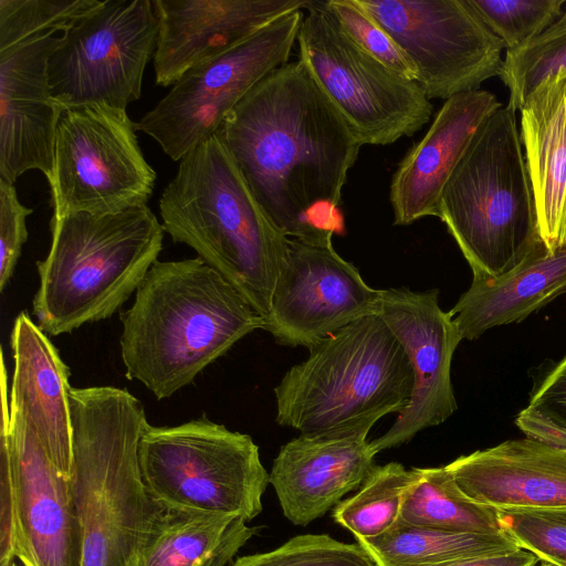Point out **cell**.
<instances>
[{
  "label": "cell",
  "mask_w": 566,
  "mask_h": 566,
  "mask_svg": "<svg viewBox=\"0 0 566 566\" xmlns=\"http://www.w3.org/2000/svg\"><path fill=\"white\" fill-rule=\"evenodd\" d=\"M399 522L452 532H502L496 510L469 497L446 467L420 468Z\"/></svg>",
  "instance_id": "obj_27"
},
{
  "label": "cell",
  "mask_w": 566,
  "mask_h": 566,
  "mask_svg": "<svg viewBox=\"0 0 566 566\" xmlns=\"http://www.w3.org/2000/svg\"><path fill=\"white\" fill-rule=\"evenodd\" d=\"M32 209L22 205L14 185L0 180V290L9 283L28 240L27 218Z\"/></svg>",
  "instance_id": "obj_35"
},
{
  "label": "cell",
  "mask_w": 566,
  "mask_h": 566,
  "mask_svg": "<svg viewBox=\"0 0 566 566\" xmlns=\"http://www.w3.org/2000/svg\"><path fill=\"white\" fill-rule=\"evenodd\" d=\"M566 292V244L554 252L543 244L496 279H473L450 311L462 339L523 321Z\"/></svg>",
  "instance_id": "obj_24"
},
{
  "label": "cell",
  "mask_w": 566,
  "mask_h": 566,
  "mask_svg": "<svg viewBox=\"0 0 566 566\" xmlns=\"http://www.w3.org/2000/svg\"><path fill=\"white\" fill-rule=\"evenodd\" d=\"M143 481L165 510L230 514L247 522L262 512L270 483L259 447L205 413L174 427L147 423L139 440Z\"/></svg>",
  "instance_id": "obj_8"
},
{
  "label": "cell",
  "mask_w": 566,
  "mask_h": 566,
  "mask_svg": "<svg viewBox=\"0 0 566 566\" xmlns=\"http://www.w3.org/2000/svg\"><path fill=\"white\" fill-rule=\"evenodd\" d=\"M375 566H429L520 547L505 533H465L399 522L371 539H356Z\"/></svg>",
  "instance_id": "obj_26"
},
{
  "label": "cell",
  "mask_w": 566,
  "mask_h": 566,
  "mask_svg": "<svg viewBox=\"0 0 566 566\" xmlns=\"http://www.w3.org/2000/svg\"><path fill=\"white\" fill-rule=\"evenodd\" d=\"M255 532L235 515L165 510L135 566H227Z\"/></svg>",
  "instance_id": "obj_25"
},
{
  "label": "cell",
  "mask_w": 566,
  "mask_h": 566,
  "mask_svg": "<svg viewBox=\"0 0 566 566\" xmlns=\"http://www.w3.org/2000/svg\"><path fill=\"white\" fill-rule=\"evenodd\" d=\"M304 9L297 35L298 60L361 146L394 144L429 122L433 107L416 81L361 50L325 1L310 0Z\"/></svg>",
  "instance_id": "obj_9"
},
{
  "label": "cell",
  "mask_w": 566,
  "mask_h": 566,
  "mask_svg": "<svg viewBox=\"0 0 566 566\" xmlns=\"http://www.w3.org/2000/svg\"><path fill=\"white\" fill-rule=\"evenodd\" d=\"M501 531L542 563L566 566V506L496 510Z\"/></svg>",
  "instance_id": "obj_32"
},
{
  "label": "cell",
  "mask_w": 566,
  "mask_h": 566,
  "mask_svg": "<svg viewBox=\"0 0 566 566\" xmlns=\"http://www.w3.org/2000/svg\"><path fill=\"white\" fill-rule=\"evenodd\" d=\"M566 70V9L551 27L525 44L506 50L500 77L510 91L507 107L516 112L548 77Z\"/></svg>",
  "instance_id": "obj_29"
},
{
  "label": "cell",
  "mask_w": 566,
  "mask_h": 566,
  "mask_svg": "<svg viewBox=\"0 0 566 566\" xmlns=\"http://www.w3.org/2000/svg\"><path fill=\"white\" fill-rule=\"evenodd\" d=\"M0 566H19V565L15 563V559H10V560L0 563Z\"/></svg>",
  "instance_id": "obj_39"
},
{
  "label": "cell",
  "mask_w": 566,
  "mask_h": 566,
  "mask_svg": "<svg viewBox=\"0 0 566 566\" xmlns=\"http://www.w3.org/2000/svg\"><path fill=\"white\" fill-rule=\"evenodd\" d=\"M158 20L155 82L172 86L187 71L235 46L310 0H151Z\"/></svg>",
  "instance_id": "obj_18"
},
{
  "label": "cell",
  "mask_w": 566,
  "mask_h": 566,
  "mask_svg": "<svg viewBox=\"0 0 566 566\" xmlns=\"http://www.w3.org/2000/svg\"><path fill=\"white\" fill-rule=\"evenodd\" d=\"M10 339V413L25 419L54 461L72 467L70 369L27 312L15 317Z\"/></svg>",
  "instance_id": "obj_22"
},
{
  "label": "cell",
  "mask_w": 566,
  "mask_h": 566,
  "mask_svg": "<svg viewBox=\"0 0 566 566\" xmlns=\"http://www.w3.org/2000/svg\"><path fill=\"white\" fill-rule=\"evenodd\" d=\"M380 310L381 290L369 286L333 245L290 239L263 329L280 345L311 349Z\"/></svg>",
  "instance_id": "obj_14"
},
{
  "label": "cell",
  "mask_w": 566,
  "mask_h": 566,
  "mask_svg": "<svg viewBox=\"0 0 566 566\" xmlns=\"http://www.w3.org/2000/svg\"><path fill=\"white\" fill-rule=\"evenodd\" d=\"M57 36L46 34L0 50V180L14 185L29 170L48 179L55 134L65 109L48 83V59Z\"/></svg>",
  "instance_id": "obj_17"
},
{
  "label": "cell",
  "mask_w": 566,
  "mask_h": 566,
  "mask_svg": "<svg viewBox=\"0 0 566 566\" xmlns=\"http://www.w3.org/2000/svg\"><path fill=\"white\" fill-rule=\"evenodd\" d=\"M120 321L125 376L157 399L190 385L238 340L264 327V318L198 256L157 260Z\"/></svg>",
  "instance_id": "obj_2"
},
{
  "label": "cell",
  "mask_w": 566,
  "mask_h": 566,
  "mask_svg": "<svg viewBox=\"0 0 566 566\" xmlns=\"http://www.w3.org/2000/svg\"><path fill=\"white\" fill-rule=\"evenodd\" d=\"M158 208L171 240L193 249L265 318L290 238L262 208L218 132L181 158Z\"/></svg>",
  "instance_id": "obj_3"
},
{
  "label": "cell",
  "mask_w": 566,
  "mask_h": 566,
  "mask_svg": "<svg viewBox=\"0 0 566 566\" xmlns=\"http://www.w3.org/2000/svg\"><path fill=\"white\" fill-rule=\"evenodd\" d=\"M8 452L14 506V551L23 566H83V531L72 467L54 461L30 424L10 413Z\"/></svg>",
  "instance_id": "obj_15"
},
{
  "label": "cell",
  "mask_w": 566,
  "mask_h": 566,
  "mask_svg": "<svg viewBox=\"0 0 566 566\" xmlns=\"http://www.w3.org/2000/svg\"><path fill=\"white\" fill-rule=\"evenodd\" d=\"M536 566V565H535ZM539 566H559V565H554V564H547V563H542V565Z\"/></svg>",
  "instance_id": "obj_40"
},
{
  "label": "cell",
  "mask_w": 566,
  "mask_h": 566,
  "mask_svg": "<svg viewBox=\"0 0 566 566\" xmlns=\"http://www.w3.org/2000/svg\"><path fill=\"white\" fill-rule=\"evenodd\" d=\"M515 423L527 439L566 452V429L544 418L528 407L520 411Z\"/></svg>",
  "instance_id": "obj_37"
},
{
  "label": "cell",
  "mask_w": 566,
  "mask_h": 566,
  "mask_svg": "<svg viewBox=\"0 0 566 566\" xmlns=\"http://www.w3.org/2000/svg\"><path fill=\"white\" fill-rule=\"evenodd\" d=\"M325 4L361 50L401 76L416 81V71L399 45L357 0H327Z\"/></svg>",
  "instance_id": "obj_34"
},
{
  "label": "cell",
  "mask_w": 566,
  "mask_h": 566,
  "mask_svg": "<svg viewBox=\"0 0 566 566\" xmlns=\"http://www.w3.org/2000/svg\"><path fill=\"white\" fill-rule=\"evenodd\" d=\"M439 290H381L379 315L403 347L413 373L411 398L394 424L370 441L376 453L410 441L444 422L457 410L451 363L462 336L449 312L439 306Z\"/></svg>",
  "instance_id": "obj_16"
},
{
  "label": "cell",
  "mask_w": 566,
  "mask_h": 566,
  "mask_svg": "<svg viewBox=\"0 0 566 566\" xmlns=\"http://www.w3.org/2000/svg\"><path fill=\"white\" fill-rule=\"evenodd\" d=\"M538 559L532 553L518 548L514 552L458 559L429 566H535Z\"/></svg>",
  "instance_id": "obj_38"
},
{
  "label": "cell",
  "mask_w": 566,
  "mask_h": 566,
  "mask_svg": "<svg viewBox=\"0 0 566 566\" xmlns=\"http://www.w3.org/2000/svg\"><path fill=\"white\" fill-rule=\"evenodd\" d=\"M371 428L301 433L281 447L270 483L292 524L308 525L363 484L377 454L367 439Z\"/></svg>",
  "instance_id": "obj_19"
},
{
  "label": "cell",
  "mask_w": 566,
  "mask_h": 566,
  "mask_svg": "<svg viewBox=\"0 0 566 566\" xmlns=\"http://www.w3.org/2000/svg\"><path fill=\"white\" fill-rule=\"evenodd\" d=\"M125 109L103 104L65 108L49 180L53 216L118 213L147 206L156 172Z\"/></svg>",
  "instance_id": "obj_10"
},
{
  "label": "cell",
  "mask_w": 566,
  "mask_h": 566,
  "mask_svg": "<svg viewBox=\"0 0 566 566\" xmlns=\"http://www.w3.org/2000/svg\"><path fill=\"white\" fill-rule=\"evenodd\" d=\"M303 10L266 24L235 46L187 71L135 123L174 161L216 134L226 116L268 75L289 62Z\"/></svg>",
  "instance_id": "obj_12"
},
{
  "label": "cell",
  "mask_w": 566,
  "mask_h": 566,
  "mask_svg": "<svg viewBox=\"0 0 566 566\" xmlns=\"http://www.w3.org/2000/svg\"><path fill=\"white\" fill-rule=\"evenodd\" d=\"M231 566H375L358 544L327 534H303L277 548L238 557Z\"/></svg>",
  "instance_id": "obj_33"
},
{
  "label": "cell",
  "mask_w": 566,
  "mask_h": 566,
  "mask_svg": "<svg viewBox=\"0 0 566 566\" xmlns=\"http://www.w3.org/2000/svg\"><path fill=\"white\" fill-rule=\"evenodd\" d=\"M413 388L408 356L379 314L348 324L310 349L274 388L280 426L302 434L374 426L400 413Z\"/></svg>",
  "instance_id": "obj_6"
},
{
  "label": "cell",
  "mask_w": 566,
  "mask_h": 566,
  "mask_svg": "<svg viewBox=\"0 0 566 566\" xmlns=\"http://www.w3.org/2000/svg\"><path fill=\"white\" fill-rule=\"evenodd\" d=\"M262 208L290 239L333 245L360 143L301 60L260 82L219 130Z\"/></svg>",
  "instance_id": "obj_1"
},
{
  "label": "cell",
  "mask_w": 566,
  "mask_h": 566,
  "mask_svg": "<svg viewBox=\"0 0 566 566\" xmlns=\"http://www.w3.org/2000/svg\"><path fill=\"white\" fill-rule=\"evenodd\" d=\"M520 112L538 233L554 252L566 244V70L545 80Z\"/></svg>",
  "instance_id": "obj_23"
},
{
  "label": "cell",
  "mask_w": 566,
  "mask_h": 566,
  "mask_svg": "<svg viewBox=\"0 0 566 566\" xmlns=\"http://www.w3.org/2000/svg\"><path fill=\"white\" fill-rule=\"evenodd\" d=\"M420 479V468L407 470L398 462L375 465L359 491L336 504L334 521L356 539L378 537L400 520L405 501Z\"/></svg>",
  "instance_id": "obj_28"
},
{
  "label": "cell",
  "mask_w": 566,
  "mask_h": 566,
  "mask_svg": "<svg viewBox=\"0 0 566 566\" xmlns=\"http://www.w3.org/2000/svg\"><path fill=\"white\" fill-rule=\"evenodd\" d=\"M527 407L566 429V355L536 385Z\"/></svg>",
  "instance_id": "obj_36"
},
{
  "label": "cell",
  "mask_w": 566,
  "mask_h": 566,
  "mask_svg": "<svg viewBox=\"0 0 566 566\" xmlns=\"http://www.w3.org/2000/svg\"><path fill=\"white\" fill-rule=\"evenodd\" d=\"M101 0H0V50L63 32Z\"/></svg>",
  "instance_id": "obj_30"
},
{
  "label": "cell",
  "mask_w": 566,
  "mask_h": 566,
  "mask_svg": "<svg viewBox=\"0 0 566 566\" xmlns=\"http://www.w3.org/2000/svg\"><path fill=\"white\" fill-rule=\"evenodd\" d=\"M70 408L83 566H135L165 512L142 476L143 403L123 388L71 387Z\"/></svg>",
  "instance_id": "obj_4"
},
{
  "label": "cell",
  "mask_w": 566,
  "mask_h": 566,
  "mask_svg": "<svg viewBox=\"0 0 566 566\" xmlns=\"http://www.w3.org/2000/svg\"><path fill=\"white\" fill-rule=\"evenodd\" d=\"M501 106L494 94L480 88L444 101L424 136L392 175L389 200L395 226L439 218L448 181L478 130Z\"/></svg>",
  "instance_id": "obj_20"
},
{
  "label": "cell",
  "mask_w": 566,
  "mask_h": 566,
  "mask_svg": "<svg viewBox=\"0 0 566 566\" xmlns=\"http://www.w3.org/2000/svg\"><path fill=\"white\" fill-rule=\"evenodd\" d=\"M391 35L431 98L479 90L500 76L503 42L469 0H357Z\"/></svg>",
  "instance_id": "obj_13"
},
{
  "label": "cell",
  "mask_w": 566,
  "mask_h": 566,
  "mask_svg": "<svg viewBox=\"0 0 566 566\" xmlns=\"http://www.w3.org/2000/svg\"><path fill=\"white\" fill-rule=\"evenodd\" d=\"M158 20L151 0H105L70 24L48 59V83L64 107L117 109L139 99L154 57Z\"/></svg>",
  "instance_id": "obj_11"
},
{
  "label": "cell",
  "mask_w": 566,
  "mask_h": 566,
  "mask_svg": "<svg viewBox=\"0 0 566 566\" xmlns=\"http://www.w3.org/2000/svg\"><path fill=\"white\" fill-rule=\"evenodd\" d=\"M50 231L32 304L39 327L53 336L117 312L157 261L165 232L148 206L104 216L52 214Z\"/></svg>",
  "instance_id": "obj_5"
},
{
  "label": "cell",
  "mask_w": 566,
  "mask_h": 566,
  "mask_svg": "<svg viewBox=\"0 0 566 566\" xmlns=\"http://www.w3.org/2000/svg\"><path fill=\"white\" fill-rule=\"evenodd\" d=\"M505 50L531 41L565 12L564 0H469Z\"/></svg>",
  "instance_id": "obj_31"
},
{
  "label": "cell",
  "mask_w": 566,
  "mask_h": 566,
  "mask_svg": "<svg viewBox=\"0 0 566 566\" xmlns=\"http://www.w3.org/2000/svg\"><path fill=\"white\" fill-rule=\"evenodd\" d=\"M472 500L495 510L566 506V452L506 440L446 465Z\"/></svg>",
  "instance_id": "obj_21"
},
{
  "label": "cell",
  "mask_w": 566,
  "mask_h": 566,
  "mask_svg": "<svg viewBox=\"0 0 566 566\" xmlns=\"http://www.w3.org/2000/svg\"><path fill=\"white\" fill-rule=\"evenodd\" d=\"M446 224L473 279H496L543 245L515 112L501 106L478 130L441 198Z\"/></svg>",
  "instance_id": "obj_7"
}]
</instances>
